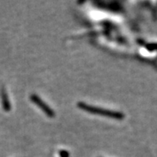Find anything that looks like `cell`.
<instances>
[{
    "label": "cell",
    "mask_w": 157,
    "mask_h": 157,
    "mask_svg": "<svg viewBox=\"0 0 157 157\" xmlns=\"http://www.w3.org/2000/svg\"><path fill=\"white\" fill-rule=\"evenodd\" d=\"M78 107L84 112H87L91 114H95L99 116H105V117L111 118V119H116V120H122L124 118V115L120 112H115L112 110H107L105 108H99L96 106H92L90 104L79 102L78 103Z\"/></svg>",
    "instance_id": "cell-1"
},
{
    "label": "cell",
    "mask_w": 157,
    "mask_h": 157,
    "mask_svg": "<svg viewBox=\"0 0 157 157\" xmlns=\"http://www.w3.org/2000/svg\"><path fill=\"white\" fill-rule=\"evenodd\" d=\"M31 100L33 101L34 103H35L36 105L39 107L40 109L44 112V113L48 116V117H54L55 112H53V110L50 108L49 106L45 103V102L39 97L37 95H32L31 97Z\"/></svg>",
    "instance_id": "cell-2"
},
{
    "label": "cell",
    "mask_w": 157,
    "mask_h": 157,
    "mask_svg": "<svg viewBox=\"0 0 157 157\" xmlns=\"http://www.w3.org/2000/svg\"><path fill=\"white\" fill-rule=\"evenodd\" d=\"M1 99H2V104L4 110L5 111H9L10 108V104L9 103L8 95L6 94L5 89H2V91H1Z\"/></svg>",
    "instance_id": "cell-3"
}]
</instances>
